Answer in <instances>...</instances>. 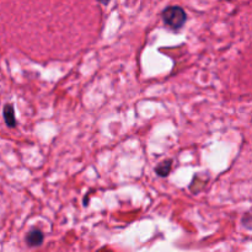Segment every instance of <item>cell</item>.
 Masks as SVG:
<instances>
[{
	"instance_id": "6da1fadb",
	"label": "cell",
	"mask_w": 252,
	"mask_h": 252,
	"mask_svg": "<svg viewBox=\"0 0 252 252\" xmlns=\"http://www.w3.org/2000/svg\"><path fill=\"white\" fill-rule=\"evenodd\" d=\"M186 12L180 6H169L162 11V20L165 25L175 30L181 29L186 22Z\"/></svg>"
},
{
	"instance_id": "7a4b0ae2",
	"label": "cell",
	"mask_w": 252,
	"mask_h": 252,
	"mask_svg": "<svg viewBox=\"0 0 252 252\" xmlns=\"http://www.w3.org/2000/svg\"><path fill=\"white\" fill-rule=\"evenodd\" d=\"M44 235L39 229H31V230L27 233L25 241H26L27 245L30 248H37V246H41L43 244Z\"/></svg>"
},
{
	"instance_id": "3957f363",
	"label": "cell",
	"mask_w": 252,
	"mask_h": 252,
	"mask_svg": "<svg viewBox=\"0 0 252 252\" xmlns=\"http://www.w3.org/2000/svg\"><path fill=\"white\" fill-rule=\"evenodd\" d=\"M2 116H4V121L6 123L7 127L15 128L16 127V117H15V110L12 107V105L7 103L4 106V110H2Z\"/></svg>"
},
{
	"instance_id": "277c9868",
	"label": "cell",
	"mask_w": 252,
	"mask_h": 252,
	"mask_svg": "<svg viewBox=\"0 0 252 252\" xmlns=\"http://www.w3.org/2000/svg\"><path fill=\"white\" fill-rule=\"evenodd\" d=\"M171 169L172 160H164V161H161L157 167H155V172H157V175H159L160 177H166L167 175L171 172Z\"/></svg>"
},
{
	"instance_id": "5b68a950",
	"label": "cell",
	"mask_w": 252,
	"mask_h": 252,
	"mask_svg": "<svg viewBox=\"0 0 252 252\" xmlns=\"http://www.w3.org/2000/svg\"><path fill=\"white\" fill-rule=\"evenodd\" d=\"M98 1H100L101 4H103V5H108V2H110L111 0H98Z\"/></svg>"
}]
</instances>
